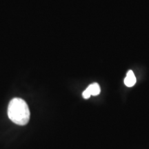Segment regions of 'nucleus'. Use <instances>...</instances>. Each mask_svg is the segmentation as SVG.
<instances>
[{
  "label": "nucleus",
  "instance_id": "nucleus-2",
  "mask_svg": "<svg viewBox=\"0 0 149 149\" xmlns=\"http://www.w3.org/2000/svg\"><path fill=\"white\" fill-rule=\"evenodd\" d=\"M136 83V77L132 70H129L128 72L126 77L124 79V84L126 86L132 87Z\"/></svg>",
  "mask_w": 149,
  "mask_h": 149
},
{
  "label": "nucleus",
  "instance_id": "nucleus-1",
  "mask_svg": "<svg viewBox=\"0 0 149 149\" xmlns=\"http://www.w3.org/2000/svg\"><path fill=\"white\" fill-rule=\"evenodd\" d=\"M9 119L19 126L27 124L30 120V110L26 102L21 98H13L8 107Z\"/></svg>",
  "mask_w": 149,
  "mask_h": 149
},
{
  "label": "nucleus",
  "instance_id": "nucleus-3",
  "mask_svg": "<svg viewBox=\"0 0 149 149\" xmlns=\"http://www.w3.org/2000/svg\"><path fill=\"white\" fill-rule=\"evenodd\" d=\"M89 92H90L91 95H98L100 93V87L97 83H93L92 84H91L87 88Z\"/></svg>",
  "mask_w": 149,
  "mask_h": 149
},
{
  "label": "nucleus",
  "instance_id": "nucleus-4",
  "mask_svg": "<svg viewBox=\"0 0 149 149\" xmlns=\"http://www.w3.org/2000/svg\"><path fill=\"white\" fill-rule=\"evenodd\" d=\"M82 95H83L84 98V99H88V98H90V97H91V95L90 92H89V91H88V89L86 88V90L83 92Z\"/></svg>",
  "mask_w": 149,
  "mask_h": 149
}]
</instances>
